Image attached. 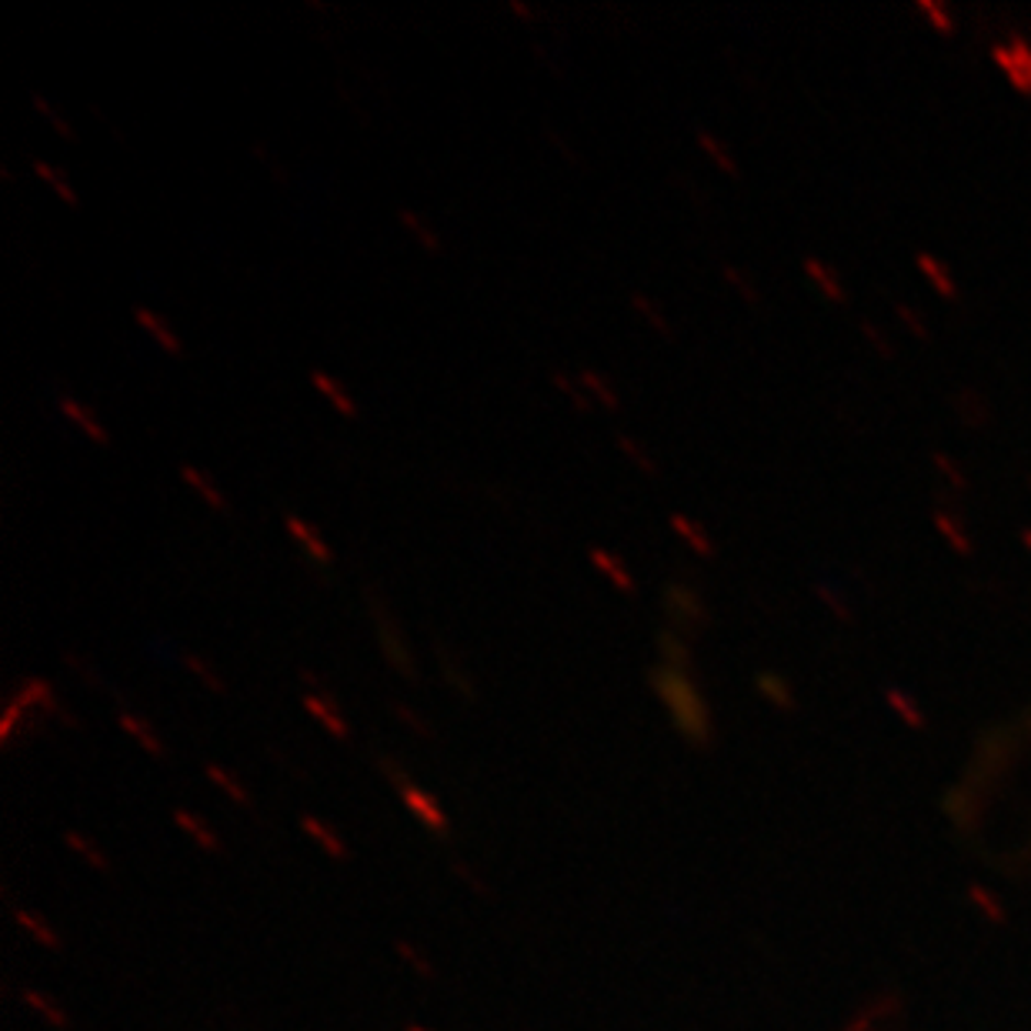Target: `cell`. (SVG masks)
Wrapping results in <instances>:
<instances>
[{
    "label": "cell",
    "instance_id": "cell-6",
    "mask_svg": "<svg viewBox=\"0 0 1031 1031\" xmlns=\"http://www.w3.org/2000/svg\"><path fill=\"white\" fill-rule=\"evenodd\" d=\"M664 608H668L671 615L684 618V621H705V615H708L702 594H698L695 587L681 584V581L664 584Z\"/></svg>",
    "mask_w": 1031,
    "mask_h": 1031
},
{
    "label": "cell",
    "instance_id": "cell-30",
    "mask_svg": "<svg viewBox=\"0 0 1031 1031\" xmlns=\"http://www.w3.org/2000/svg\"><path fill=\"white\" fill-rule=\"evenodd\" d=\"M661 651H664L668 658H681V661L687 658V651H684V648H681V645H677L674 638H668V635L661 638Z\"/></svg>",
    "mask_w": 1031,
    "mask_h": 1031
},
{
    "label": "cell",
    "instance_id": "cell-15",
    "mask_svg": "<svg viewBox=\"0 0 1031 1031\" xmlns=\"http://www.w3.org/2000/svg\"><path fill=\"white\" fill-rule=\"evenodd\" d=\"M802 268H805V274L815 281V288L825 294V298H831V301H844L848 298V291H844V281L838 278V271L831 268V265H825V261H818V257H805L802 261Z\"/></svg>",
    "mask_w": 1031,
    "mask_h": 1031
},
{
    "label": "cell",
    "instance_id": "cell-21",
    "mask_svg": "<svg viewBox=\"0 0 1031 1031\" xmlns=\"http://www.w3.org/2000/svg\"><path fill=\"white\" fill-rule=\"evenodd\" d=\"M918 11L941 31V34H952L955 31V14L949 11L944 0H918Z\"/></svg>",
    "mask_w": 1031,
    "mask_h": 1031
},
{
    "label": "cell",
    "instance_id": "cell-12",
    "mask_svg": "<svg viewBox=\"0 0 1031 1031\" xmlns=\"http://www.w3.org/2000/svg\"><path fill=\"white\" fill-rule=\"evenodd\" d=\"M31 170H34V178L37 181H44L67 208H80V194H77V188L70 184V178L64 175V170L57 167V164H51V160H44V157H34L31 160Z\"/></svg>",
    "mask_w": 1031,
    "mask_h": 1031
},
{
    "label": "cell",
    "instance_id": "cell-26",
    "mask_svg": "<svg viewBox=\"0 0 1031 1031\" xmlns=\"http://www.w3.org/2000/svg\"><path fill=\"white\" fill-rule=\"evenodd\" d=\"M934 468H938V471H941L944 478H949V481H952L955 488H965V474H962V471H959V468H955V464H952L949 458H944V455H934Z\"/></svg>",
    "mask_w": 1031,
    "mask_h": 1031
},
{
    "label": "cell",
    "instance_id": "cell-31",
    "mask_svg": "<svg viewBox=\"0 0 1031 1031\" xmlns=\"http://www.w3.org/2000/svg\"><path fill=\"white\" fill-rule=\"evenodd\" d=\"M1021 545H1024V548L1031 551V528H1024V531H1021Z\"/></svg>",
    "mask_w": 1031,
    "mask_h": 1031
},
{
    "label": "cell",
    "instance_id": "cell-9",
    "mask_svg": "<svg viewBox=\"0 0 1031 1031\" xmlns=\"http://www.w3.org/2000/svg\"><path fill=\"white\" fill-rule=\"evenodd\" d=\"M181 481L211 507V511H221V514H227L231 511V504H227V497H224V491L217 488V481L211 478V474H204L198 464H181Z\"/></svg>",
    "mask_w": 1031,
    "mask_h": 1031
},
{
    "label": "cell",
    "instance_id": "cell-19",
    "mask_svg": "<svg viewBox=\"0 0 1031 1031\" xmlns=\"http://www.w3.org/2000/svg\"><path fill=\"white\" fill-rule=\"evenodd\" d=\"M618 451L641 471V474H648V478H654L658 474V461L651 458V451L641 445V441H635L631 435H618Z\"/></svg>",
    "mask_w": 1031,
    "mask_h": 1031
},
{
    "label": "cell",
    "instance_id": "cell-18",
    "mask_svg": "<svg viewBox=\"0 0 1031 1031\" xmlns=\"http://www.w3.org/2000/svg\"><path fill=\"white\" fill-rule=\"evenodd\" d=\"M931 522H934V528L941 531V538L949 541L959 554H972V538H968V531L952 518V514H944L941 507L931 514Z\"/></svg>",
    "mask_w": 1031,
    "mask_h": 1031
},
{
    "label": "cell",
    "instance_id": "cell-10",
    "mask_svg": "<svg viewBox=\"0 0 1031 1031\" xmlns=\"http://www.w3.org/2000/svg\"><path fill=\"white\" fill-rule=\"evenodd\" d=\"M587 561L594 564V571L605 574L621 594H635V591H638L635 574L625 568V561H621L618 554H612V551H605V548H591V551H587Z\"/></svg>",
    "mask_w": 1031,
    "mask_h": 1031
},
{
    "label": "cell",
    "instance_id": "cell-1",
    "mask_svg": "<svg viewBox=\"0 0 1031 1031\" xmlns=\"http://www.w3.org/2000/svg\"><path fill=\"white\" fill-rule=\"evenodd\" d=\"M991 60L998 64V70L1011 80V88L1018 94L1031 98V41L1018 31L1008 34V41L991 44Z\"/></svg>",
    "mask_w": 1031,
    "mask_h": 1031
},
{
    "label": "cell",
    "instance_id": "cell-8",
    "mask_svg": "<svg viewBox=\"0 0 1031 1031\" xmlns=\"http://www.w3.org/2000/svg\"><path fill=\"white\" fill-rule=\"evenodd\" d=\"M397 221L404 224V231L427 250V254H445V237L435 231V224L427 221L424 214H417L414 208H397Z\"/></svg>",
    "mask_w": 1031,
    "mask_h": 1031
},
{
    "label": "cell",
    "instance_id": "cell-3",
    "mask_svg": "<svg viewBox=\"0 0 1031 1031\" xmlns=\"http://www.w3.org/2000/svg\"><path fill=\"white\" fill-rule=\"evenodd\" d=\"M57 411H60L88 441H94V445H101V448L111 445V432L104 427V421H101L88 404H83V401H77V397H70V394H60V397H57Z\"/></svg>",
    "mask_w": 1031,
    "mask_h": 1031
},
{
    "label": "cell",
    "instance_id": "cell-16",
    "mask_svg": "<svg viewBox=\"0 0 1031 1031\" xmlns=\"http://www.w3.org/2000/svg\"><path fill=\"white\" fill-rule=\"evenodd\" d=\"M695 141H698V147L725 170L728 178H738V160H735L731 147L721 141V134H715V131H708V127H698V131H695Z\"/></svg>",
    "mask_w": 1031,
    "mask_h": 1031
},
{
    "label": "cell",
    "instance_id": "cell-4",
    "mask_svg": "<svg viewBox=\"0 0 1031 1031\" xmlns=\"http://www.w3.org/2000/svg\"><path fill=\"white\" fill-rule=\"evenodd\" d=\"M134 321H137V327L144 330V334H150V340L157 344V348L164 351V355H170V358H184V340L178 337V330L170 327L157 311H150V307H144V304H137L134 307Z\"/></svg>",
    "mask_w": 1031,
    "mask_h": 1031
},
{
    "label": "cell",
    "instance_id": "cell-22",
    "mask_svg": "<svg viewBox=\"0 0 1031 1031\" xmlns=\"http://www.w3.org/2000/svg\"><path fill=\"white\" fill-rule=\"evenodd\" d=\"M551 384H554L558 391H564V397L571 401V407H578V411H584V414L591 411V397L584 394V388L578 384V378L571 381L568 371H554V374H551Z\"/></svg>",
    "mask_w": 1031,
    "mask_h": 1031
},
{
    "label": "cell",
    "instance_id": "cell-14",
    "mask_svg": "<svg viewBox=\"0 0 1031 1031\" xmlns=\"http://www.w3.org/2000/svg\"><path fill=\"white\" fill-rule=\"evenodd\" d=\"M311 384H314V391H317V394H321V397H324V401H327V404H330L340 417H348V421H355V417H358V404H355V397H351L348 391H344V388H340V384H337L327 371L314 368V371H311Z\"/></svg>",
    "mask_w": 1031,
    "mask_h": 1031
},
{
    "label": "cell",
    "instance_id": "cell-2",
    "mask_svg": "<svg viewBox=\"0 0 1031 1031\" xmlns=\"http://www.w3.org/2000/svg\"><path fill=\"white\" fill-rule=\"evenodd\" d=\"M368 601H371V618H374V628H378V638H381V651L388 654V661H391L397 671L411 674L414 658H411L407 641H404V635H401V628H397V621H394V612L384 605V597H381L378 591H368Z\"/></svg>",
    "mask_w": 1031,
    "mask_h": 1031
},
{
    "label": "cell",
    "instance_id": "cell-7",
    "mask_svg": "<svg viewBox=\"0 0 1031 1031\" xmlns=\"http://www.w3.org/2000/svg\"><path fill=\"white\" fill-rule=\"evenodd\" d=\"M668 525H671V531L692 548L698 558H711L715 554V541H711V535L695 522V518H687V514H681V511H671L668 514Z\"/></svg>",
    "mask_w": 1031,
    "mask_h": 1031
},
{
    "label": "cell",
    "instance_id": "cell-24",
    "mask_svg": "<svg viewBox=\"0 0 1031 1031\" xmlns=\"http://www.w3.org/2000/svg\"><path fill=\"white\" fill-rule=\"evenodd\" d=\"M895 314H898L918 337H928V324H924V317H921L918 307H911V304H905V301H895Z\"/></svg>",
    "mask_w": 1031,
    "mask_h": 1031
},
{
    "label": "cell",
    "instance_id": "cell-13",
    "mask_svg": "<svg viewBox=\"0 0 1031 1031\" xmlns=\"http://www.w3.org/2000/svg\"><path fill=\"white\" fill-rule=\"evenodd\" d=\"M915 265H918V271L924 274V281H928V284H931L941 298H949V301H955V298H959V281H955V274L949 271V265L938 261L934 254L921 250V254L915 257Z\"/></svg>",
    "mask_w": 1031,
    "mask_h": 1031
},
{
    "label": "cell",
    "instance_id": "cell-20",
    "mask_svg": "<svg viewBox=\"0 0 1031 1031\" xmlns=\"http://www.w3.org/2000/svg\"><path fill=\"white\" fill-rule=\"evenodd\" d=\"M31 104H34V111H37V114H41V117H44V121H47V124H51V127H54L64 141H70V144L77 141V134H74L70 121L57 111V104H51L44 94H31Z\"/></svg>",
    "mask_w": 1031,
    "mask_h": 1031
},
{
    "label": "cell",
    "instance_id": "cell-28",
    "mask_svg": "<svg viewBox=\"0 0 1031 1031\" xmlns=\"http://www.w3.org/2000/svg\"><path fill=\"white\" fill-rule=\"evenodd\" d=\"M184 661H188V664H191V671H194V674H201V677H204L208 684L221 687V681H217V674L211 671V664H204V661H201V658H194V654H188Z\"/></svg>",
    "mask_w": 1031,
    "mask_h": 1031
},
{
    "label": "cell",
    "instance_id": "cell-17",
    "mask_svg": "<svg viewBox=\"0 0 1031 1031\" xmlns=\"http://www.w3.org/2000/svg\"><path fill=\"white\" fill-rule=\"evenodd\" d=\"M631 307L641 314V321L654 330V334H661V337H674V330H671V321L661 314V307L645 294V291H631Z\"/></svg>",
    "mask_w": 1031,
    "mask_h": 1031
},
{
    "label": "cell",
    "instance_id": "cell-29",
    "mask_svg": "<svg viewBox=\"0 0 1031 1031\" xmlns=\"http://www.w3.org/2000/svg\"><path fill=\"white\" fill-rule=\"evenodd\" d=\"M507 8H511V14H514V18H522V21H538V11H535L531 4H525V0H511Z\"/></svg>",
    "mask_w": 1031,
    "mask_h": 1031
},
{
    "label": "cell",
    "instance_id": "cell-11",
    "mask_svg": "<svg viewBox=\"0 0 1031 1031\" xmlns=\"http://www.w3.org/2000/svg\"><path fill=\"white\" fill-rule=\"evenodd\" d=\"M578 384L584 388V394L591 397V404H601L605 411H618V407H621L618 388L608 381V374H601L597 368H581V371H578Z\"/></svg>",
    "mask_w": 1031,
    "mask_h": 1031
},
{
    "label": "cell",
    "instance_id": "cell-23",
    "mask_svg": "<svg viewBox=\"0 0 1031 1031\" xmlns=\"http://www.w3.org/2000/svg\"><path fill=\"white\" fill-rule=\"evenodd\" d=\"M721 274H725V281L744 298V301H758V284L751 281V274H744V268H738V265H721Z\"/></svg>",
    "mask_w": 1031,
    "mask_h": 1031
},
{
    "label": "cell",
    "instance_id": "cell-5",
    "mask_svg": "<svg viewBox=\"0 0 1031 1031\" xmlns=\"http://www.w3.org/2000/svg\"><path fill=\"white\" fill-rule=\"evenodd\" d=\"M284 528H288V535L294 538V545H301L304 548V554L314 561V564H330L334 561V551H330V545L321 538V531L314 528V525H307L301 514H288L284 518Z\"/></svg>",
    "mask_w": 1031,
    "mask_h": 1031
},
{
    "label": "cell",
    "instance_id": "cell-25",
    "mask_svg": "<svg viewBox=\"0 0 1031 1031\" xmlns=\"http://www.w3.org/2000/svg\"><path fill=\"white\" fill-rule=\"evenodd\" d=\"M818 597L825 601V605H828V608H831V612H834V615H838L841 621H851V612H848V605H844V601H841V597H838V594H834V591H831L828 584H818Z\"/></svg>",
    "mask_w": 1031,
    "mask_h": 1031
},
{
    "label": "cell",
    "instance_id": "cell-27",
    "mask_svg": "<svg viewBox=\"0 0 1031 1031\" xmlns=\"http://www.w3.org/2000/svg\"><path fill=\"white\" fill-rule=\"evenodd\" d=\"M862 330L872 337V344H875L878 351L892 355V340H888V334H885V330H878V327H875V321H865V324H862Z\"/></svg>",
    "mask_w": 1031,
    "mask_h": 1031
}]
</instances>
